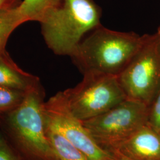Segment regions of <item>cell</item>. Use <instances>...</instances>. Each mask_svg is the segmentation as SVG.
Wrapping results in <instances>:
<instances>
[{
  "instance_id": "6da1fadb",
  "label": "cell",
  "mask_w": 160,
  "mask_h": 160,
  "mask_svg": "<svg viewBox=\"0 0 160 160\" xmlns=\"http://www.w3.org/2000/svg\"><path fill=\"white\" fill-rule=\"evenodd\" d=\"M44 104V92L38 81L25 91L17 108L6 113L1 126L18 160H60L46 137Z\"/></svg>"
},
{
  "instance_id": "7a4b0ae2",
  "label": "cell",
  "mask_w": 160,
  "mask_h": 160,
  "mask_svg": "<svg viewBox=\"0 0 160 160\" xmlns=\"http://www.w3.org/2000/svg\"><path fill=\"white\" fill-rule=\"evenodd\" d=\"M145 35L121 32L98 26L81 42L71 57L83 73L118 75L142 46Z\"/></svg>"
},
{
  "instance_id": "3957f363",
  "label": "cell",
  "mask_w": 160,
  "mask_h": 160,
  "mask_svg": "<svg viewBox=\"0 0 160 160\" xmlns=\"http://www.w3.org/2000/svg\"><path fill=\"white\" fill-rule=\"evenodd\" d=\"M100 10L92 0H62L40 23L52 51L72 57L83 36L100 25Z\"/></svg>"
},
{
  "instance_id": "277c9868",
  "label": "cell",
  "mask_w": 160,
  "mask_h": 160,
  "mask_svg": "<svg viewBox=\"0 0 160 160\" xmlns=\"http://www.w3.org/2000/svg\"><path fill=\"white\" fill-rule=\"evenodd\" d=\"M62 94L69 109L81 121L102 114L127 98L117 75L95 71L84 72L81 82Z\"/></svg>"
},
{
  "instance_id": "5b68a950",
  "label": "cell",
  "mask_w": 160,
  "mask_h": 160,
  "mask_svg": "<svg viewBox=\"0 0 160 160\" xmlns=\"http://www.w3.org/2000/svg\"><path fill=\"white\" fill-rule=\"evenodd\" d=\"M148 112L147 104L126 98L102 114L82 122L97 144L113 154L121 143L147 124Z\"/></svg>"
},
{
  "instance_id": "8992f818",
  "label": "cell",
  "mask_w": 160,
  "mask_h": 160,
  "mask_svg": "<svg viewBox=\"0 0 160 160\" xmlns=\"http://www.w3.org/2000/svg\"><path fill=\"white\" fill-rule=\"evenodd\" d=\"M127 98L148 106L160 90V38L145 35L143 43L118 75Z\"/></svg>"
},
{
  "instance_id": "52a82bcc",
  "label": "cell",
  "mask_w": 160,
  "mask_h": 160,
  "mask_svg": "<svg viewBox=\"0 0 160 160\" xmlns=\"http://www.w3.org/2000/svg\"><path fill=\"white\" fill-rule=\"evenodd\" d=\"M44 115L45 126L63 135L90 160H118L115 155L97 144L82 121L72 113L62 92L45 102Z\"/></svg>"
},
{
  "instance_id": "ba28073f",
  "label": "cell",
  "mask_w": 160,
  "mask_h": 160,
  "mask_svg": "<svg viewBox=\"0 0 160 160\" xmlns=\"http://www.w3.org/2000/svg\"><path fill=\"white\" fill-rule=\"evenodd\" d=\"M113 154L133 160H160V133L146 124L121 143Z\"/></svg>"
},
{
  "instance_id": "9c48e42d",
  "label": "cell",
  "mask_w": 160,
  "mask_h": 160,
  "mask_svg": "<svg viewBox=\"0 0 160 160\" xmlns=\"http://www.w3.org/2000/svg\"><path fill=\"white\" fill-rule=\"evenodd\" d=\"M38 81L20 68L7 52L0 57V86L25 91Z\"/></svg>"
},
{
  "instance_id": "30bf717a",
  "label": "cell",
  "mask_w": 160,
  "mask_h": 160,
  "mask_svg": "<svg viewBox=\"0 0 160 160\" xmlns=\"http://www.w3.org/2000/svg\"><path fill=\"white\" fill-rule=\"evenodd\" d=\"M46 137L60 160H90L80 149L58 132L45 126Z\"/></svg>"
},
{
  "instance_id": "8fae6325",
  "label": "cell",
  "mask_w": 160,
  "mask_h": 160,
  "mask_svg": "<svg viewBox=\"0 0 160 160\" xmlns=\"http://www.w3.org/2000/svg\"><path fill=\"white\" fill-rule=\"evenodd\" d=\"M62 0H24L17 6L24 22L37 21L43 18L53 8L59 6Z\"/></svg>"
},
{
  "instance_id": "7c38bea8",
  "label": "cell",
  "mask_w": 160,
  "mask_h": 160,
  "mask_svg": "<svg viewBox=\"0 0 160 160\" xmlns=\"http://www.w3.org/2000/svg\"><path fill=\"white\" fill-rule=\"evenodd\" d=\"M23 23L17 6L0 14V57L6 53V44L10 34Z\"/></svg>"
},
{
  "instance_id": "4fadbf2b",
  "label": "cell",
  "mask_w": 160,
  "mask_h": 160,
  "mask_svg": "<svg viewBox=\"0 0 160 160\" xmlns=\"http://www.w3.org/2000/svg\"><path fill=\"white\" fill-rule=\"evenodd\" d=\"M25 91L0 86V115L16 108L22 102Z\"/></svg>"
},
{
  "instance_id": "5bb4252c",
  "label": "cell",
  "mask_w": 160,
  "mask_h": 160,
  "mask_svg": "<svg viewBox=\"0 0 160 160\" xmlns=\"http://www.w3.org/2000/svg\"><path fill=\"white\" fill-rule=\"evenodd\" d=\"M148 107L147 125L160 133V90Z\"/></svg>"
},
{
  "instance_id": "9a60e30c",
  "label": "cell",
  "mask_w": 160,
  "mask_h": 160,
  "mask_svg": "<svg viewBox=\"0 0 160 160\" xmlns=\"http://www.w3.org/2000/svg\"><path fill=\"white\" fill-rule=\"evenodd\" d=\"M0 160H18L9 147L0 148Z\"/></svg>"
},
{
  "instance_id": "2e32d148",
  "label": "cell",
  "mask_w": 160,
  "mask_h": 160,
  "mask_svg": "<svg viewBox=\"0 0 160 160\" xmlns=\"http://www.w3.org/2000/svg\"><path fill=\"white\" fill-rule=\"evenodd\" d=\"M17 0H0V14L17 6H14Z\"/></svg>"
},
{
  "instance_id": "e0dca14e",
  "label": "cell",
  "mask_w": 160,
  "mask_h": 160,
  "mask_svg": "<svg viewBox=\"0 0 160 160\" xmlns=\"http://www.w3.org/2000/svg\"><path fill=\"white\" fill-rule=\"evenodd\" d=\"M7 147H8V145H7V143L6 142L5 138L1 135V132H0V148Z\"/></svg>"
},
{
  "instance_id": "ac0fdd59",
  "label": "cell",
  "mask_w": 160,
  "mask_h": 160,
  "mask_svg": "<svg viewBox=\"0 0 160 160\" xmlns=\"http://www.w3.org/2000/svg\"><path fill=\"white\" fill-rule=\"evenodd\" d=\"M113 154L116 155V157H117L118 160H133L130 159V158H127V157L123 156V155L119 154Z\"/></svg>"
},
{
  "instance_id": "d6986e66",
  "label": "cell",
  "mask_w": 160,
  "mask_h": 160,
  "mask_svg": "<svg viewBox=\"0 0 160 160\" xmlns=\"http://www.w3.org/2000/svg\"><path fill=\"white\" fill-rule=\"evenodd\" d=\"M157 33H158V34L159 35V36H160V28L158 29V32H157Z\"/></svg>"
}]
</instances>
